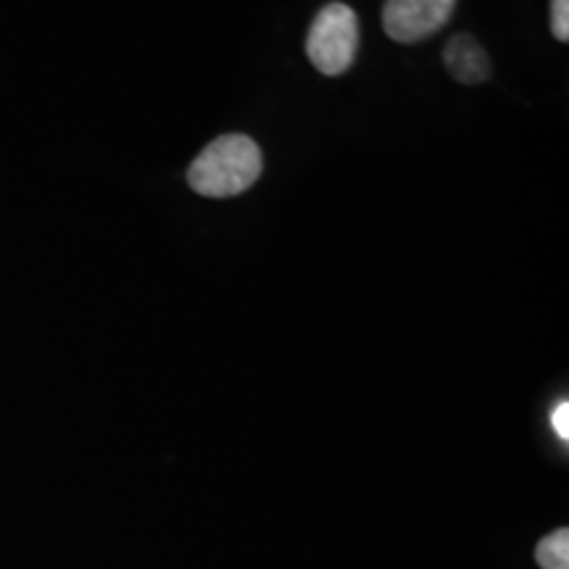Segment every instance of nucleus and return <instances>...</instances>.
Returning <instances> with one entry per match:
<instances>
[{
	"mask_svg": "<svg viewBox=\"0 0 569 569\" xmlns=\"http://www.w3.org/2000/svg\"><path fill=\"white\" fill-rule=\"evenodd\" d=\"M443 61L446 69L453 74V80L465 84L486 82L490 77V59L486 48L472 34H457V38L448 40Z\"/></svg>",
	"mask_w": 569,
	"mask_h": 569,
	"instance_id": "nucleus-4",
	"label": "nucleus"
},
{
	"mask_svg": "<svg viewBox=\"0 0 569 569\" xmlns=\"http://www.w3.org/2000/svg\"><path fill=\"white\" fill-rule=\"evenodd\" d=\"M264 156L248 134H222L198 153L188 169V184L206 198H232L253 188Z\"/></svg>",
	"mask_w": 569,
	"mask_h": 569,
	"instance_id": "nucleus-1",
	"label": "nucleus"
},
{
	"mask_svg": "<svg viewBox=\"0 0 569 569\" xmlns=\"http://www.w3.org/2000/svg\"><path fill=\"white\" fill-rule=\"evenodd\" d=\"M457 0H386L382 27L396 42H419L443 30Z\"/></svg>",
	"mask_w": 569,
	"mask_h": 569,
	"instance_id": "nucleus-3",
	"label": "nucleus"
},
{
	"mask_svg": "<svg viewBox=\"0 0 569 569\" xmlns=\"http://www.w3.org/2000/svg\"><path fill=\"white\" fill-rule=\"evenodd\" d=\"M359 48V21L343 3H330L317 13L306 38V56L327 77H338L353 63Z\"/></svg>",
	"mask_w": 569,
	"mask_h": 569,
	"instance_id": "nucleus-2",
	"label": "nucleus"
},
{
	"mask_svg": "<svg viewBox=\"0 0 569 569\" xmlns=\"http://www.w3.org/2000/svg\"><path fill=\"white\" fill-rule=\"evenodd\" d=\"M551 422H553V430H557V436L561 440H569V403L567 401H561L559 407L553 409Z\"/></svg>",
	"mask_w": 569,
	"mask_h": 569,
	"instance_id": "nucleus-7",
	"label": "nucleus"
},
{
	"mask_svg": "<svg viewBox=\"0 0 569 569\" xmlns=\"http://www.w3.org/2000/svg\"><path fill=\"white\" fill-rule=\"evenodd\" d=\"M551 30L559 42L569 40V0H551Z\"/></svg>",
	"mask_w": 569,
	"mask_h": 569,
	"instance_id": "nucleus-6",
	"label": "nucleus"
},
{
	"mask_svg": "<svg viewBox=\"0 0 569 569\" xmlns=\"http://www.w3.org/2000/svg\"><path fill=\"white\" fill-rule=\"evenodd\" d=\"M536 561L543 569H569V530L559 528L538 540Z\"/></svg>",
	"mask_w": 569,
	"mask_h": 569,
	"instance_id": "nucleus-5",
	"label": "nucleus"
}]
</instances>
